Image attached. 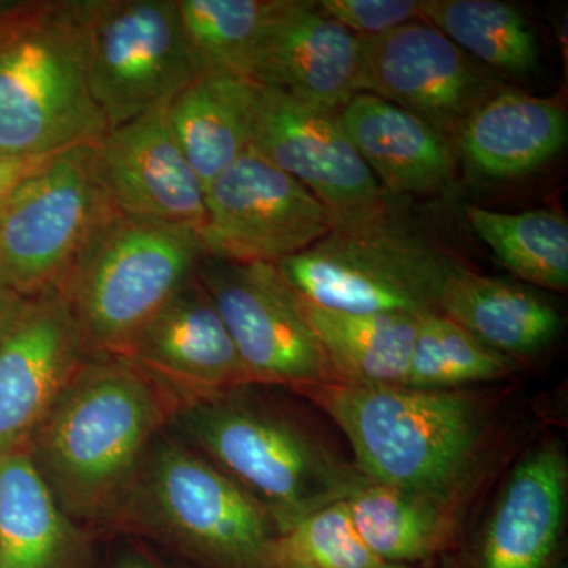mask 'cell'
<instances>
[{"label": "cell", "instance_id": "836d02e7", "mask_svg": "<svg viewBox=\"0 0 568 568\" xmlns=\"http://www.w3.org/2000/svg\"><path fill=\"white\" fill-rule=\"evenodd\" d=\"M115 568H153L145 562L144 559L138 558V556H129V558H123L121 562L115 566Z\"/></svg>", "mask_w": 568, "mask_h": 568}, {"label": "cell", "instance_id": "7c38bea8", "mask_svg": "<svg viewBox=\"0 0 568 568\" xmlns=\"http://www.w3.org/2000/svg\"><path fill=\"white\" fill-rule=\"evenodd\" d=\"M252 383L304 387L336 381L275 264L204 256L196 271Z\"/></svg>", "mask_w": 568, "mask_h": 568}, {"label": "cell", "instance_id": "f1b7e54d", "mask_svg": "<svg viewBox=\"0 0 568 568\" xmlns=\"http://www.w3.org/2000/svg\"><path fill=\"white\" fill-rule=\"evenodd\" d=\"M510 362L450 317L428 313L417 320L405 386L454 390L500 379L510 372Z\"/></svg>", "mask_w": 568, "mask_h": 568}, {"label": "cell", "instance_id": "d6a6232c", "mask_svg": "<svg viewBox=\"0 0 568 568\" xmlns=\"http://www.w3.org/2000/svg\"><path fill=\"white\" fill-rule=\"evenodd\" d=\"M31 298L22 297L0 282V343L9 336L14 325L24 315Z\"/></svg>", "mask_w": 568, "mask_h": 568}, {"label": "cell", "instance_id": "d6986e66", "mask_svg": "<svg viewBox=\"0 0 568 568\" xmlns=\"http://www.w3.org/2000/svg\"><path fill=\"white\" fill-rule=\"evenodd\" d=\"M339 123L383 189L394 194H436L455 178L452 145L413 112L358 92L338 112Z\"/></svg>", "mask_w": 568, "mask_h": 568}, {"label": "cell", "instance_id": "4dcf8cb0", "mask_svg": "<svg viewBox=\"0 0 568 568\" xmlns=\"http://www.w3.org/2000/svg\"><path fill=\"white\" fill-rule=\"evenodd\" d=\"M317 6L358 39H369L420 21L422 0H320Z\"/></svg>", "mask_w": 568, "mask_h": 568}, {"label": "cell", "instance_id": "8fae6325", "mask_svg": "<svg viewBox=\"0 0 568 568\" xmlns=\"http://www.w3.org/2000/svg\"><path fill=\"white\" fill-rule=\"evenodd\" d=\"M252 151L315 194L332 213L334 227L392 215L386 190L334 112L257 85Z\"/></svg>", "mask_w": 568, "mask_h": 568}, {"label": "cell", "instance_id": "8992f818", "mask_svg": "<svg viewBox=\"0 0 568 568\" xmlns=\"http://www.w3.org/2000/svg\"><path fill=\"white\" fill-rule=\"evenodd\" d=\"M458 264L387 215L334 227L275 267L294 293L323 308L420 317L439 313L444 284Z\"/></svg>", "mask_w": 568, "mask_h": 568}, {"label": "cell", "instance_id": "1f68e13d", "mask_svg": "<svg viewBox=\"0 0 568 568\" xmlns=\"http://www.w3.org/2000/svg\"><path fill=\"white\" fill-rule=\"evenodd\" d=\"M48 159V156H47ZM44 159H21L0 153V209Z\"/></svg>", "mask_w": 568, "mask_h": 568}, {"label": "cell", "instance_id": "f546056e", "mask_svg": "<svg viewBox=\"0 0 568 568\" xmlns=\"http://www.w3.org/2000/svg\"><path fill=\"white\" fill-rule=\"evenodd\" d=\"M265 568H409L377 558L355 532L345 500L305 515L276 534Z\"/></svg>", "mask_w": 568, "mask_h": 568}, {"label": "cell", "instance_id": "4fadbf2b", "mask_svg": "<svg viewBox=\"0 0 568 568\" xmlns=\"http://www.w3.org/2000/svg\"><path fill=\"white\" fill-rule=\"evenodd\" d=\"M361 92L413 112L450 145L467 119L506 89L491 71L424 21L361 39Z\"/></svg>", "mask_w": 568, "mask_h": 568}, {"label": "cell", "instance_id": "9c48e42d", "mask_svg": "<svg viewBox=\"0 0 568 568\" xmlns=\"http://www.w3.org/2000/svg\"><path fill=\"white\" fill-rule=\"evenodd\" d=\"M142 499L179 544L231 568H265L274 521L252 495L190 448L162 443L145 466Z\"/></svg>", "mask_w": 568, "mask_h": 568}, {"label": "cell", "instance_id": "2e32d148", "mask_svg": "<svg viewBox=\"0 0 568 568\" xmlns=\"http://www.w3.org/2000/svg\"><path fill=\"white\" fill-rule=\"evenodd\" d=\"M361 39L308 0H276L254 55L252 81L338 114L361 92Z\"/></svg>", "mask_w": 568, "mask_h": 568}, {"label": "cell", "instance_id": "30bf717a", "mask_svg": "<svg viewBox=\"0 0 568 568\" xmlns=\"http://www.w3.org/2000/svg\"><path fill=\"white\" fill-rule=\"evenodd\" d=\"M332 213L290 174L250 149L205 190L204 256L278 264L323 241Z\"/></svg>", "mask_w": 568, "mask_h": 568}, {"label": "cell", "instance_id": "52a82bcc", "mask_svg": "<svg viewBox=\"0 0 568 568\" xmlns=\"http://www.w3.org/2000/svg\"><path fill=\"white\" fill-rule=\"evenodd\" d=\"M115 213L93 144L48 156L0 209V282L26 298L59 290Z\"/></svg>", "mask_w": 568, "mask_h": 568}, {"label": "cell", "instance_id": "9a60e30c", "mask_svg": "<svg viewBox=\"0 0 568 568\" xmlns=\"http://www.w3.org/2000/svg\"><path fill=\"white\" fill-rule=\"evenodd\" d=\"M168 103L108 130L93 144L97 173L123 215L200 231L205 220L204 185L175 138Z\"/></svg>", "mask_w": 568, "mask_h": 568}, {"label": "cell", "instance_id": "cb8c5ba5", "mask_svg": "<svg viewBox=\"0 0 568 568\" xmlns=\"http://www.w3.org/2000/svg\"><path fill=\"white\" fill-rule=\"evenodd\" d=\"M65 515L29 452L0 458V568H58Z\"/></svg>", "mask_w": 568, "mask_h": 568}, {"label": "cell", "instance_id": "5bb4252c", "mask_svg": "<svg viewBox=\"0 0 568 568\" xmlns=\"http://www.w3.org/2000/svg\"><path fill=\"white\" fill-rule=\"evenodd\" d=\"M85 357L61 291L31 298L0 343V458L28 450Z\"/></svg>", "mask_w": 568, "mask_h": 568}, {"label": "cell", "instance_id": "5b68a950", "mask_svg": "<svg viewBox=\"0 0 568 568\" xmlns=\"http://www.w3.org/2000/svg\"><path fill=\"white\" fill-rule=\"evenodd\" d=\"M179 425L209 462L268 511L276 534L368 481L297 426L223 396L186 403Z\"/></svg>", "mask_w": 568, "mask_h": 568}, {"label": "cell", "instance_id": "83f0119b", "mask_svg": "<svg viewBox=\"0 0 568 568\" xmlns=\"http://www.w3.org/2000/svg\"><path fill=\"white\" fill-rule=\"evenodd\" d=\"M466 219L511 274L536 286L567 290L568 220L562 212L504 213L473 205Z\"/></svg>", "mask_w": 568, "mask_h": 568}, {"label": "cell", "instance_id": "ac0fdd59", "mask_svg": "<svg viewBox=\"0 0 568 568\" xmlns=\"http://www.w3.org/2000/svg\"><path fill=\"white\" fill-rule=\"evenodd\" d=\"M568 466L558 446L530 452L489 518L478 568H548L567 510Z\"/></svg>", "mask_w": 568, "mask_h": 568}, {"label": "cell", "instance_id": "484cf974", "mask_svg": "<svg viewBox=\"0 0 568 568\" xmlns=\"http://www.w3.org/2000/svg\"><path fill=\"white\" fill-rule=\"evenodd\" d=\"M275 2L178 0L196 78L235 77L252 81L254 55Z\"/></svg>", "mask_w": 568, "mask_h": 568}, {"label": "cell", "instance_id": "7a4b0ae2", "mask_svg": "<svg viewBox=\"0 0 568 568\" xmlns=\"http://www.w3.org/2000/svg\"><path fill=\"white\" fill-rule=\"evenodd\" d=\"M106 132L89 85L88 0L17 2L0 18V153L47 159Z\"/></svg>", "mask_w": 568, "mask_h": 568}, {"label": "cell", "instance_id": "44dd1931", "mask_svg": "<svg viewBox=\"0 0 568 568\" xmlns=\"http://www.w3.org/2000/svg\"><path fill=\"white\" fill-rule=\"evenodd\" d=\"M439 313L510 358L545 349L562 325L558 310L534 291L476 274L462 264L444 284Z\"/></svg>", "mask_w": 568, "mask_h": 568}, {"label": "cell", "instance_id": "4316f807", "mask_svg": "<svg viewBox=\"0 0 568 568\" xmlns=\"http://www.w3.org/2000/svg\"><path fill=\"white\" fill-rule=\"evenodd\" d=\"M343 500L366 547L395 566L428 559L446 536V521L436 500L372 481Z\"/></svg>", "mask_w": 568, "mask_h": 568}, {"label": "cell", "instance_id": "ba28073f", "mask_svg": "<svg viewBox=\"0 0 568 568\" xmlns=\"http://www.w3.org/2000/svg\"><path fill=\"white\" fill-rule=\"evenodd\" d=\"M89 85L108 130L170 102L196 78L178 0H88Z\"/></svg>", "mask_w": 568, "mask_h": 568}, {"label": "cell", "instance_id": "603a6c76", "mask_svg": "<svg viewBox=\"0 0 568 568\" xmlns=\"http://www.w3.org/2000/svg\"><path fill=\"white\" fill-rule=\"evenodd\" d=\"M290 293L336 381L405 386L418 317L334 312L312 304L291 287Z\"/></svg>", "mask_w": 568, "mask_h": 568}, {"label": "cell", "instance_id": "6da1fadb", "mask_svg": "<svg viewBox=\"0 0 568 568\" xmlns=\"http://www.w3.org/2000/svg\"><path fill=\"white\" fill-rule=\"evenodd\" d=\"M163 402L156 384L118 357H85L28 452L63 514L93 517L142 463Z\"/></svg>", "mask_w": 568, "mask_h": 568}, {"label": "cell", "instance_id": "d4e9b609", "mask_svg": "<svg viewBox=\"0 0 568 568\" xmlns=\"http://www.w3.org/2000/svg\"><path fill=\"white\" fill-rule=\"evenodd\" d=\"M420 21L443 32L487 70L525 80L540 67L537 33L514 3L422 0Z\"/></svg>", "mask_w": 568, "mask_h": 568}, {"label": "cell", "instance_id": "ffe728a7", "mask_svg": "<svg viewBox=\"0 0 568 568\" xmlns=\"http://www.w3.org/2000/svg\"><path fill=\"white\" fill-rule=\"evenodd\" d=\"M567 132L559 100L504 89L467 119L455 145L484 178L515 179L551 160L566 144Z\"/></svg>", "mask_w": 568, "mask_h": 568}, {"label": "cell", "instance_id": "3957f363", "mask_svg": "<svg viewBox=\"0 0 568 568\" xmlns=\"http://www.w3.org/2000/svg\"><path fill=\"white\" fill-rule=\"evenodd\" d=\"M298 388L345 433L372 484L440 500L469 469L481 426L462 392L342 381Z\"/></svg>", "mask_w": 568, "mask_h": 568}, {"label": "cell", "instance_id": "e575fe53", "mask_svg": "<svg viewBox=\"0 0 568 568\" xmlns=\"http://www.w3.org/2000/svg\"><path fill=\"white\" fill-rule=\"evenodd\" d=\"M14 6H17V2H0V18H2L3 14L9 13Z\"/></svg>", "mask_w": 568, "mask_h": 568}, {"label": "cell", "instance_id": "277c9868", "mask_svg": "<svg viewBox=\"0 0 568 568\" xmlns=\"http://www.w3.org/2000/svg\"><path fill=\"white\" fill-rule=\"evenodd\" d=\"M204 257L192 226L118 212L93 234L59 291L88 357H121L134 336L196 276Z\"/></svg>", "mask_w": 568, "mask_h": 568}, {"label": "cell", "instance_id": "7402d4cb", "mask_svg": "<svg viewBox=\"0 0 568 568\" xmlns=\"http://www.w3.org/2000/svg\"><path fill=\"white\" fill-rule=\"evenodd\" d=\"M257 84L197 77L168 103L175 138L204 190L252 149Z\"/></svg>", "mask_w": 568, "mask_h": 568}, {"label": "cell", "instance_id": "e0dca14e", "mask_svg": "<svg viewBox=\"0 0 568 568\" xmlns=\"http://www.w3.org/2000/svg\"><path fill=\"white\" fill-rule=\"evenodd\" d=\"M118 358L156 386L182 390L190 402L222 396L226 388L252 383L197 276L168 301Z\"/></svg>", "mask_w": 568, "mask_h": 568}]
</instances>
